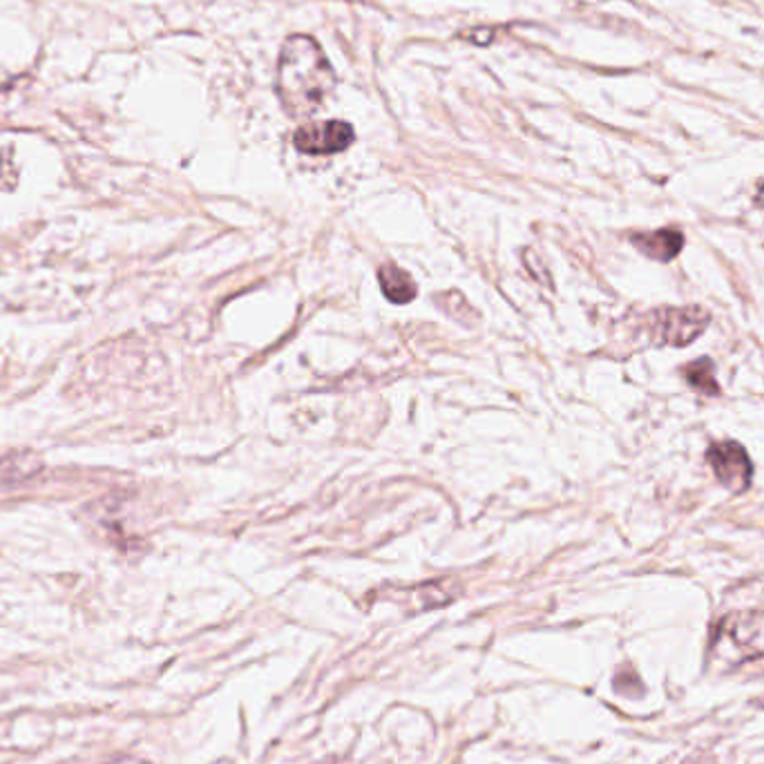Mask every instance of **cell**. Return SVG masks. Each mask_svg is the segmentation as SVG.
<instances>
[{
	"mask_svg": "<svg viewBox=\"0 0 764 764\" xmlns=\"http://www.w3.org/2000/svg\"><path fill=\"white\" fill-rule=\"evenodd\" d=\"M755 202H757L760 206H764V184L760 186V191H757V195H755Z\"/></svg>",
	"mask_w": 764,
	"mask_h": 764,
	"instance_id": "cell-9",
	"label": "cell"
},
{
	"mask_svg": "<svg viewBox=\"0 0 764 764\" xmlns=\"http://www.w3.org/2000/svg\"><path fill=\"white\" fill-rule=\"evenodd\" d=\"M707 460L714 467L716 479L731 490L733 494H742L751 486L753 477V463L746 454V449L736 441L716 443L707 452Z\"/></svg>",
	"mask_w": 764,
	"mask_h": 764,
	"instance_id": "cell-3",
	"label": "cell"
},
{
	"mask_svg": "<svg viewBox=\"0 0 764 764\" xmlns=\"http://www.w3.org/2000/svg\"><path fill=\"white\" fill-rule=\"evenodd\" d=\"M711 322V316L699 307H686V309H662L655 313V340L660 344L671 346H686L695 338H699Z\"/></svg>",
	"mask_w": 764,
	"mask_h": 764,
	"instance_id": "cell-4",
	"label": "cell"
},
{
	"mask_svg": "<svg viewBox=\"0 0 764 764\" xmlns=\"http://www.w3.org/2000/svg\"><path fill=\"white\" fill-rule=\"evenodd\" d=\"M378 282L380 288L385 293V298L394 305H409L411 300L417 298L419 286L417 282L411 280V275L407 271H402L396 264H385L378 271Z\"/></svg>",
	"mask_w": 764,
	"mask_h": 764,
	"instance_id": "cell-7",
	"label": "cell"
},
{
	"mask_svg": "<svg viewBox=\"0 0 764 764\" xmlns=\"http://www.w3.org/2000/svg\"><path fill=\"white\" fill-rule=\"evenodd\" d=\"M686 383L704 394V396H718L720 394V387H718V380H716V367H714V361L709 358H699V361H693L688 363L684 369H682Z\"/></svg>",
	"mask_w": 764,
	"mask_h": 764,
	"instance_id": "cell-8",
	"label": "cell"
},
{
	"mask_svg": "<svg viewBox=\"0 0 764 764\" xmlns=\"http://www.w3.org/2000/svg\"><path fill=\"white\" fill-rule=\"evenodd\" d=\"M630 242L646 258L658 262H671L684 249V235L675 228H662L653 232H635Z\"/></svg>",
	"mask_w": 764,
	"mask_h": 764,
	"instance_id": "cell-6",
	"label": "cell"
},
{
	"mask_svg": "<svg viewBox=\"0 0 764 764\" xmlns=\"http://www.w3.org/2000/svg\"><path fill=\"white\" fill-rule=\"evenodd\" d=\"M356 135L351 124L346 122H324V124H309L303 126L296 137H293V144L300 152L307 155H335L346 150L351 144H354Z\"/></svg>",
	"mask_w": 764,
	"mask_h": 764,
	"instance_id": "cell-5",
	"label": "cell"
},
{
	"mask_svg": "<svg viewBox=\"0 0 764 764\" xmlns=\"http://www.w3.org/2000/svg\"><path fill=\"white\" fill-rule=\"evenodd\" d=\"M333 70L316 38L293 34L284 41L277 61V96L290 116L320 110L333 88Z\"/></svg>",
	"mask_w": 764,
	"mask_h": 764,
	"instance_id": "cell-1",
	"label": "cell"
},
{
	"mask_svg": "<svg viewBox=\"0 0 764 764\" xmlns=\"http://www.w3.org/2000/svg\"><path fill=\"white\" fill-rule=\"evenodd\" d=\"M725 646H729V651H725L722 658L736 662L760 658L764 653V615L742 613L727 617L716 635V651Z\"/></svg>",
	"mask_w": 764,
	"mask_h": 764,
	"instance_id": "cell-2",
	"label": "cell"
}]
</instances>
